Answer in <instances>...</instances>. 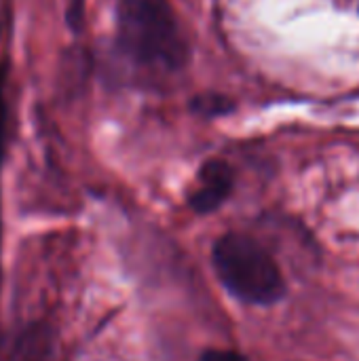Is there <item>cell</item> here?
Wrapping results in <instances>:
<instances>
[{"label":"cell","instance_id":"4","mask_svg":"<svg viewBox=\"0 0 359 361\" xmlns=\"http://www.w3.org/2000/svg\"><path fill=\"white\" fill-rule=\"evenodd\" d=\"M190 110L203 118H216V116H224V114L233 112L235 102L222 93L205 91V93H199L190 99Z\"/></svg>","mask_w":359,"mask_h":361},{"label":"cell","instance_id":"7","mask_svg":"<svg viewBox=\"0 0 359 361\" xmlns=\"http://www.w3.org/2000/svg\"><path fill=\"white\" fill-rule=\"evenodd\" d=\"M83 13H85V0H70V6H68V23L74 30H80Z\"/></svg>","mask_w":359,"mask_h":361},{"label":"cell","instance_id":"6","mask_svg":"<svg viewBox=\"0 0 359 361\" xmlns=\"http://www.w3.org/2000/svg\"><path fill=\"white\" fill-rule=\"evenodd\" d=\"M199 361H248L237 351H220V349H209L201 355Z\"/></svg>","mask_w":359,"mask_h":361},{"label":"cell","instance_id":"1","mask_svg":"<svg viewBox=\"0 0 359 361\" xmlns=\"http://www.w3.org/2000/svg\"><path fill=\"white\" fill-rule=\"evenodd\" d=\"M118 55L146 74H176L188 61V42L169 0H118Z\"/></svg>","mask_w":359,"mask_h":361},{"label":"cell","instance_id":"2","mask_svg":"<svg viewBox=\"0 0 359 361\" xmlns=\"http://www.w3.org/2000/svg\"><path fill=\"white\" fill-rule=\"evenodd\" d=\"M220 283L241 302L271 307L286 294V281L275 258L243 233L222 235L212 250Z\"/></svg>","mask_w":359,"mask_h":361},{"label":"cell","instance_id":"5","mask_svg":"<svg viewBox=\"0 0 359 361\" xmlns=\"http://www.w3.org/2000/svg\"><path fill=\"white\" fill-rule=\"evenodd\" d=\"M4 129H6V68L0 61V163L4 150Z\"/></svg>","mask_w":359,"mask_h":361},{"label":"cell","instance_id":"3","mask_svg":"<svg viewBox=\"0 0 359 361\" xmlns=\"http://www.w3.org/2000/svg\"><path fill=\"white\" fill-rule=\"evenodd\" d=\"M235 171L222 159H209L201 165L197 176V186L188 197V205L197 214L216 212L233 192Z\"/></svg>","mask_w":359,"mask_h":361}]
</instances>
